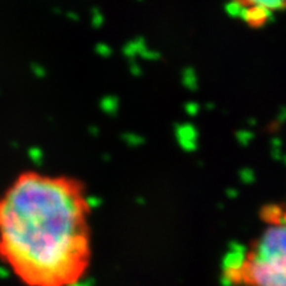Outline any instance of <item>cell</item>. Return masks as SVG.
Segmentation results:
<instances>
[{
	"label": "cell",
	"mask_w": 286,
	"mask_h": 286,
	"mask_svg": "<svg viewBox=\"0 0 286 286\" xmlns=\"http://www.w3.org/2000/svg\"><path fill=\"white\" fill-rule=\"evenodd\" d=\"M235 11L253 28L265 24L276 12L285 11L286 0H231Z\"/></svg>",
	"instance_id": "cell-3"
},
{
	"label": "cell",
	"mask_w": 286,
	"mask_h": 286,
	"mask_svg": "<svg viewBox=\"0 0 286 286\" xmlns=\"http://www.w3.org/2000/svg\"><path fill=\"white\" fill-rule=\"evenodd\" d=\"M90 208L71 179L21 175L0 198V260L24 286H76L90 268Z\"/></svg>",
	"instance_id": "cell-1"
},
{
	"label": "cell",
	"mask_w": 286,
	"mask_h": 286,
	"mask_svg": "<svg viewBox=\"0 0 286 286\" xmlns=\"http://www.w3.org/2000/svg\"><path fill=\"white\" fill-rule=\"evenodd\" d=\"M264 229L223 261V277L232 286H286V205L266 204Z\"/></svg>",
	"instance_id": "cell-2"
}]
</instances>
